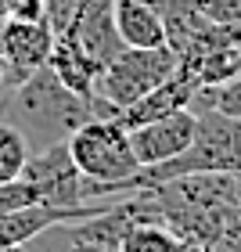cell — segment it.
<instances>
[{"instance_id":"cell-4","label":"cell","mask_w":241,"mask_h":252,"mask_svg":"<svg viewBox=\"0 0 241 252\" xmlns=\"http://www.w3.org/2000/svg\"><path fill=\"white\" fill-rule=\"evenodd\" d=\"M22 177L36 188L40 202H47V205H65L68 209V205L90 202L87 198V177L79 173V166H76V158H72L65 141L32 152L26 169H22Z\"/></svg>"},{"instance_id":"cell-17","label":"cell","mask_w":241,"mask_h":252,"mask_svg":"<svg viewBox=\"0 0 241 252\" xmlns=\"http://www.w3.org/2000/svg\"><path fill=\"white\" fill-rule=\"evenodd\" d=\"M7 11V18H22V22H36L43 18V0H0Z\"/></svg>"},{"instance_id":"cell-1","label":"cell","mask_w":241,"mask_h":252,"mask_svg":"<svg viewBox=\"0 0 241 252\" xmlns=\"http://www.w3.org/2000/svg\"><path fill=\"white\" fill-rule=\"evenodd\" d=\"M4 119L15 123L26 133L32 152H40L47 144L65 141L79 123L97 119V108H94V101L72 94L51 72V65H43L4 97Z\"/></svg>"},{"instance_id":"cell-20","label":"cell","mask_w":241,"mask_h":252,"mask_svg":"<svg viewBox=\"0 0 241 252\" xmlns=\"http://www.w3.org/2000/svg\"><path fill=\"white\" fill-rule=\"evenodd\" d=\"M183 252H212V249H209V245H187Z\"/></svg>"},{"instance_id":"cell-8","label":"cell","mask_w":241,"mask_h":252,"mask_svg":"<svg viewBox=\"0 0 241 252\" xmlns=\"http://www.w3.org/2000/svg\"><path fill=\"white\" fill-rule=\"evenodd\" d=\"M51 72L61 79V83L72 90V94L94 101V90H97V76H101V65L87 54V47L79 43L76 36H68V32H61V36H54V47H51Z\"/></svg>"},{"instance_id":"cell-2","label":"cell","mask_w":241,"mask_h":252,"mask_svg":"<svg viewBox=\"0 0 241 252\" xmlns=\"http://www.w3.org/2000/svg\"><path fill=\"white\" fill-rule=\"evenodd\" d=\"M79 173L87 177V198H112V194L137 191L133 180L141 173V158L133 155L130 130L116 116H97L79 123L65 137Z\"/></svg>"},{"instance_id":"cell-15","label":"cell","mask_w":241,"mask_h":252,"mask_svg":"<svg viewBox=\"0 0 241 252\" xmlns=\"http://www.w3.org/2000/svg\"><path fill=\"white\" fill-rule=\"evenodd\" d=\"M209 26H241V0H194Z\"/></svg>"},{"instance_id":"cell-7","label":"cell","mask_w":241,"mask_h":252,"mask_svg":"<svg viewBox=\"0 0 241 252\" xmlns=\"http://www.w3.org/2000/svg\"><path fill=\"white\" fill-rule=\"evenodd\" d=\"M194 94H198V83L191 76H183L180 68L166 83H158L155 90H148L144 97H137L133 105H126L122 112H116V119L130 130V126H141V123H151V119H162L169 112H180V108H191Z\"/></svg>"},{"instance_id":"cell-3","label":"cell","mask_w":241,"mask_h":252,"mask_svg":"<svg viewBox=\"0 0 241 252\" xmlns=\"http://www.w3.org/2000/svg\"><path fill=\"white\" fill-rule=\"evenodd\" d=\"M177 51L169 47H122L97 76V105L105 116H116L126 105H133L137 97H144L148 90L166 83L177 72Z\"/></svg>"},{"instance_id":"cell-5","label":"cell","mask_w":241,"mask_h":252,"mask_svg":"<svg viewBox=\"0 0 241 252\" xmlns=\"http://www.w3.org/2000/svg\"><path fill=\"white\" fill-rule=\"evenodd\" d=\"M194 130H198V112L194 108H180V112H169L162 119L130 126V144H133V155L141 158V169L162 166L169 158L183 155L194 141Z\"/></svg>"},{"instance_id":"cell-9","label":"cell","mask_w":241,"mask_h":252,"mask_svg":"<svg viewBox=\"0 0 241 252\" xmlns=\"http://www.w3.org/2000/svg\"><path fill=\"white\" fill-rule=\"evenodd\" d=\"M112 18H116V32L122 47H166V29H162L158 7L144 4V0H116Z\"/></svg>"},{"instance_id":"cell-16","label":"cell","mask_w":241,"mask_h":252,"mask_svg":"<svg viewBox=\"0 0 241 252\" xmlns=\"http://www.w3.org/2000/svg\"><path fill=\"white\" fill-rule=\"evenodd\" d=\"M227 173H241V119L227 116Z\"/></svg>"},{"instance_id":"cell-18","label":"cell","mask_w":241,"mask_h":252,"mask_svg":"<svg viewBox=\"0 0 241 252\" xmlns=\"http://www.w3.org/2000/svg\"><path fill=\"white\" fill-rule=\"evenodd\" d=\"M65 252H108L105 245H97L94 238H87L83 231H79V220L68 223V249Z\"/></svg>"},{"instance_id":"cell-14","label":"cell","mask_w":241,"mask_h":252,"mask_svg":"<svg viewBox=\"0 0 241 252\" xmlns=\"http://www.w3.org/2000/svg\"><path fill=\"white\" fill-rule=\"evenodd\" d=\"M36 202H40V194L26 177H15V180H4V184H0V216L15 213V209H26V205H36Z\"/></svg>"},{"instance_id":"cell-19","label":"cell","mask_w":241,"mask_h":252,"mask_svg":"<svg viewBox=\"0 0 241 252\" xmlns=\"http://www.w3.org/2000/svg\"><path fill=\"white\" fill-rule=\"evenodd\" d=\"M4 76H7V58H4V47H0V87H4ZM7 90V87H4Z\"/></svg>"},{"instance_id":"cell-21","label":"cell","mask_w":241,"mask_h":252,"mask_svg":"<svg viewBox=\"0 0 241 252\" xmlns=\"http://www.w3.org/2000/svg\"><path fill=\"white\" fill-rule=\"evenodd\" d=\"M0 252H15V249H7V245H0Z\"/></svg>"},{"instance_id":"cell-12","label":"cell","mask_w":241,"mask_h":252,"mask_svg":"<svg viewBox=\"0 0 241 252\" xmlns=\"http://www.w3.org/2000/svg\"><path fill=\"white\" fill-rule=\"evenodd\" d=\"M29 155H32V148H29V141H26V133H22L15 123H7L4 112H0V184H4V180L22 177Z\"/></svg>"},{"instance_id":"cell-11","label":"cell","mask_w":241,"mask_h":252,"mask_svg":"<svg viewBox=\"0 0 241 252\" xmlns=\"http://www.w3.org/2000/svg\"><path fill=\"white\" fill-rule=\"evenodd\" d=\"M187 242L162 220H137L122 231L119 252H183Z\"/></svg>"},{"instance_id":"cell-10","label":"cell","mask_w":241,"mask_h":252,"mask_svg":"<svg viewBox=\"0 0 241 252\" xmlns=\"http://www.w3.org/2000/svg\"><path fill=\"white\" fill-rule=\"evenodd\" d=\"M158 15H162V29H166V47L177 54L209 26L194 0H162Z\"/></svg>"},{"instance_id":"cell-13","label":"cell","mask_w":241,"mask_h":252,"mask_svg":"<svg viewBox=\"0 0 241 252\" xmlns=\"http://www.w3.org/2000/svg\"><path fill=\"white\" fill-rule=\"evenodd\" d=\"M191 108H194V112L216 108V112H223V116L241 119V72L231 76V79H223V83H216V87H198Z\"/></svg>"},{"instance_id":"cell-6","label":"cell","mask_w":241,"mask_h":252,"mask_svg":"<svg viewBox=\"0 0 241 252\" xmlns=\"http://www.w3.org/2000/svg\"><path fill=\"white\" fill-rule=\"evenodd\" d=\"M0 47H4V58H7L4 87L15 90L18 83H26L36 68L47 65L51 47H54V29H51L47 18H36V22L7 18L4 32H0Z\"/></svg>"}]
</instances>
